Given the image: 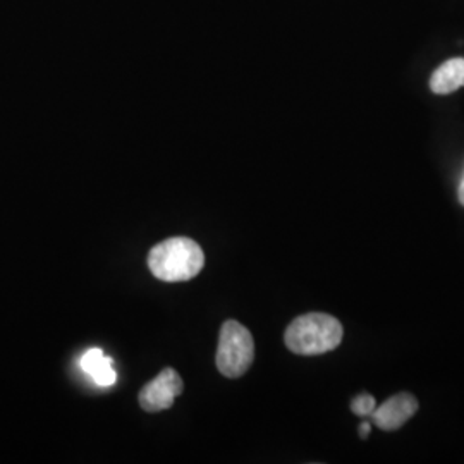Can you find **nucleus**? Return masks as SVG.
Segmentation results:
<instances>
[{"label":"nucleus","instance_id":"obj_1","mask_svg":"<svg viewBox=\"0 0 464 464\" xmlns=\"http://www.w3.org/2000/svg\"><path fill=\"white\" fill-rule=\"evenodd\" d=\"M203 249L189 237H169L150 249V272L159 281H191L203 270Z\"/></svg>","mask_w":464,"mask_h":464},{"label":"nucleus","instance_id":"obj_8","mask_svg":"<svg viewBox=\"0 0 464 464\" xmlns=\"http://www.w3.org/2000/svg\"><path fill=\"white\" fill-rule=\"evenodd\" d=\"M377 408V401L370 394H360L353 399L351 411L358 416H370Z\"/></svg>","mask_w":464,"mask_h":464},{"label":"nucleus","instance_id":"obj_9","mask_svg":"<svg viewBox=\"0 0 464 464\" xmlns=\"http://www.w3.org/2000/svg\"><path fill=\"white\" fill-rule=\"evenodd\" d=\"M370 431H372V423H370L368 420L362 421V423H360V427H358V433H360V437H362V439H366V437L370 435Z\"/></svg>","mask_w":464,"mask_h":464},{"label":"nucleus","instance_id":"obj_3","mask_svg":"<svg viewBox=\"0 0 464 464\" xmlns=\"http://www.w3.org/2000/svg\"><path fill=\"white\" fill-rule=\"evenodd\" d=\"M253 360L255 341L251 332L236 320L224 322L216 356L218 372L227 379H239L248 372Z\"/></svg>","mask_w":464,"mask_h":464},{"label":"nucleus","instance_id":"obj_7","mask_svg":"<svg viewBox=\"0 0 464 464\" xmlns=\"http://www.w3.org/2000/svg\"><path fill=\"white\" fill-rule=\"evenodd\" d=\"M82 368L102 387H111L117 381L116 370L112 368V360L103 354L102 349H88L82 358Z\"/></svg>","mask_w":464,"mask_h":464},{"label":"nucleus","instance_id":"obj_10","mask_svg":"<svg viewBox=\"0 0 464 464\" xmlns=\"http://www.w3.org/2000/svg\"><path fill=\"white\" fill-rule=\"evenodd\" d=\"M458 198H459V203L464 207V176L461 183H459V188H458Z\"/></svg>","mask_w":464,"mask_h":464},{"label":"nucleus","instance_id":"obj_2","mask_svg":"<svg viewBox=\"0 0 464 464\" xmlns=\"http://www.w3.org/2000/svg\"><path fill=\"white\" fill-rule=\"evenodd\" d=\"M344 329L335 316L306 314L295 318L284 334L289 351L299 356H316L337 348L343 343Z\"/></svg>","mask_w":464,"mask_h":464},{"label":"nucleus","instance_id":"obj_6","mask_svg":"<svg viewBox=\"0 0 464 464\" xmlns=\"http://www.w3.org/2000/svg\"><path fill=\"white\" fill-rule=\"evenodd\" d=\"M464 86V59H449L442 66L433 71L430 78V90L437 95H449Z\"/></svg>","mask_w":464,"mask_h":464},{"label":"nucleus","instance_id":"obj_4","mask_svg":"<svg viewBox=\"0 0 464 464\" xmlns=\"http://www.w3.org/2000/svg\"><path fill=\"white\" fill-rule=\"evenodd\" d=\"M184 385L179 373L174 368L162 370L153 381L140 391V406L147 413H159L172 408L174 399L183 392Z\"/></svg>","mask_w":464,"mask_h":464},{"label":"nucleus","instance_id":"obj_5","mask_svg":"<svg viewBox=\"0 0 464 464\" xmlns=\"http://www.w3.org/2000/svg\"><path fill=\"white\" fill-rule=\"evenodd\" d=\"M418 399L413 394L401 392L383 401L375 411L368 416L381 430L392 431L401 429L418 411Z\"/></svg>","mask_w":464,"mask_h":464}]
</instances>
